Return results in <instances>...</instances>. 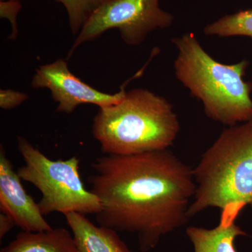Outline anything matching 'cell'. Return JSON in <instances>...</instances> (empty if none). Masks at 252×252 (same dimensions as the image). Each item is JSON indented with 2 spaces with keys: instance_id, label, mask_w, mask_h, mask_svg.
<instances>
[{
  "instance_id": "obj_1",
  "label": "cell",
  "mask_w": 252,
  "mask_h": 252,
  "mask_svg": "<svg viewBox=\"0 0 252 252\" xmlns=\"http://www.w3.org/2000/svg\"><path fill=\"white\" fill-rule=\"evenodd\" d=\"M91 190L100 202L97 224L137 236L141 251L187 224L195 195L193 169L170 149L94 159Z\"/></svg>"
},
{
  "instance_id": "obj_2",
  "label": "cell",
  "mask_w": 252,
  "mask_h": 252,
  "mask_svg": "<svg viewBox=\"0 0 252 252\" xmlns=\"http://www.w3.org/2000/svg\"><path fill=\"white\" fill-rule=\"evenodd\" d=\"M180 130L173 106L144 89L127 91L120 102L99 108L92 126L93 135L106 155L169 149Z\"/></svg>"
},
{
  "instance_id": "obj_3",
  "label": "cell",
  "mask_w": 252,
  "mask_h": 252,
  "mask_svg": "<svg viewBox=\"0 0 252 252\" xmlns=\"http://www.w3.org/2000/svg\"><path fill=\"white\" fill-rule=\"evenodd\" d=\"M172 42L177 50L176 78L203 103L207 117L228 127L252 120V83L243 79L248 61L218 62L207 54L194 33L173 38Z\"/></svg>"
},
{
  "instance_id": "obj_4",
  "label": "cell",
  "mask_w": 252,
  "mask_h": 252,
  "mask_svg": "<svg viewBox=\"0 0 252 252\" xmlns=\"http://www.w3.org/2000/svg\"><path fill=\"white\" fill-rule=\"evenodd\" d=\"M193 171L196 188L189 218L209 207H252V120L224 129Z\"/></svg>"
},
{
  "instance_id": "obj_5",
  "label": "cell",
  "mask_w": 252,
  "mask_h": 252,
  "mask_svg": "<svg viewBox=\"0 0 252 252\" xmlns=\"http://www.w3.org/2000/svg\"><path fill=\"white\" fill-rule=\"evenodd\" d=\"M18 149L25 162L18 175L40 191L37 203L44 216L53 212L96 215L101 211L99 199L84 187L77 157L51 160L22 137H18Z\"/></svg>"
},
{
  "instance_id": "obj_6",
  "label": "cell",
  "mask_w": 252,
  "mask_h": 252,
  "mask_svg": "<svg viewBox=\"0 0 252 252\" xmlns=\"http://www.w3.org/2000/svg\"><path fill=\"white\" fill-rule=\"evenodd\" d=\"M159 0H104L78 34L68 58L84 43L118 29L127 45L142 44L149 33L170 27L174 17L159 7Z\"/></svg>"
},
{
  "instance_id": "obj_7",
  "label": "cell",
  "mask_w": 252,
  "mask_h": 252,
  "mask_svg": "<svg viewBox=\"0 0 252 252\" xmlns=\"http://www.w3.org/2000/svg\"><path fill=\"white\" fill-rule=\"evenodd\" d=\"M127 83L123 84L117 94H104L74 76L68 69L67 62L59 59L39 66L32 79L31 86L36 89H49L52 98L58 103V112L69 114L82 104H94L101 108L118 103L125 95Z\"/></svg>"
},
{
  "instance_id": "obj_8",
  "label": "cell",
  "mask_w": 252,
  "mask_h": 252,
  "mask_svg": "<svg viewBox=\"0 0 252 252\" xmlns=\"http://www.w3.org/2000/svg\"><path fill=\"white\" fill-rule=\"evenodd\" d=\"M21 179L0 146V209L9 215L23 231L40 232L53 229L44 218L38 203L23 188Z\"/></svg>"
},
{
  "instance_id": "obj_9",
  "label": "cell",
  "mask_w": 252,
  "mask_h": 252,
  "mask_svg": "<svg viewBox=\"0 0 252 252\" xmlns=\"http://www.w3.org/2000/svg\"><path fill=\"white\" fill-rule=\"evenodd\" d=\"M80 252H135L122 240L117 230L94 224L86 215H64Z\"/></svg>"
},
{
  "instance_id": "obj_10",
  "label": "cell",
  "mask_w": 252,
  "mask_h": 252,
  "mask_svg": "<svg viewBox=\"0 0 252 252\" xmlns=\"http://www.w3.org/2000/svg\"><path fill=\"white\" fill-rule=\"evenodd\" d=\"M240 211L235 208L223 210L220 224L212 229L188 227L186 233L193 244L194 252H238L235 247V238L247 235L235 223Z\"/></svg>"
},
{
  "instance_id": "obj_11",
  "label": "cell",
  "mask_w": 252,
  "mask_h": 252,
  "mask_svg": "<svg viewBox=\"0 0 252 252\" xmlns=\"http://www.w3.org/2000/svg\"><path fill=\"white\" fill-rule=\"evenodd\" d=\"M0 252H80L72 233L64 228L20 232Z\"/></svg>"
},
{
  "instance_id": "obj_12",
  "label": "cell",
  "mask_w": 252,
  "mask_h": 252,
  "mask_svg": "<svg viewBox=\"0 0 252 252\" xmlns=\"http://www.w3.org/2000/svg\"><path fill=\"white\" fill-rule=\"evenodd\" d=\"M205 35L220 37L245 36L252 39V9L226 15L204 28Z\"/></svg>"
},
{
  "instance_id": "obj_13",
  "label": "cell",
  "mask_w": 252,
  "mask_h": 252,
  "mask_svg": "<svg viewBox=\"0 0 252 252\" xmlns=\"http://www.w3.org/2000/svg\"><path fill=\"white\" fill-rule=\"evenodd\" d=\"M64 5L69 16V26L73 34L80 32L91 15L104 0H55Z\"/></svg>"
},
{
  "instance_id": "obj_14",
  "label": "cell",
  "mask_w": 252,
  "mask_h": 252,
  "mask_svg": "<svg viewBox=\"0 0 252 252\" xmlns=\"http://www.w3.org/2000/svg\"><path fill=\"white\" fill-rule=\"evenodd\" d=\"M21 4L19 1H0V16L7 18L12 27V33L9 36V39H16L18 34L16 18L21 11Z\"/></svg>"
},
{
  "instance_id": "obj_15",
  "label": "cell",
  "mask_w": 252,
  "mask_h": 252,
  "mask_svg": "<svg viewBox=\"0 0 252 252\" xmlns=\"http://www.w3.org/2000/svg\"><path fill=\"white\" fill-rule=\"evenodd\" d=\"M28 99V94L12 90V89L0 90V107L4 110L14 109L21 105Z\"/></svg>"
},
{
  "instance_id": "obj_16",
  "label": "cell",
  "mask_w": 252,
  "mask_h": 252,
  "mask_svg": "<svg viewBox=\"0 0 252 252\" xmlns=\"http://www.w3.org/2000/svg\"><path fill=\"white\" fill-rule=\"evenodd\" d=\"M16 225L15 221L9 215L4 212L0 213V240H2L6 233L11 231Z\"/></svg>"
},
{
  "instance_id": "obj_17",
  "label": "cell",
  "mask_w": 252,
  "mask_h": 252,
  "mask_svg": "<svg viewBox=\"0 0 252 252\" xmlns=\"http://www.w3.org/2000/svg\"><path fill=\"white\" fill-rule=\"evenodd\" d=\"M1 1H20V0H1Z\"/></svg>"
}]
</instances>
